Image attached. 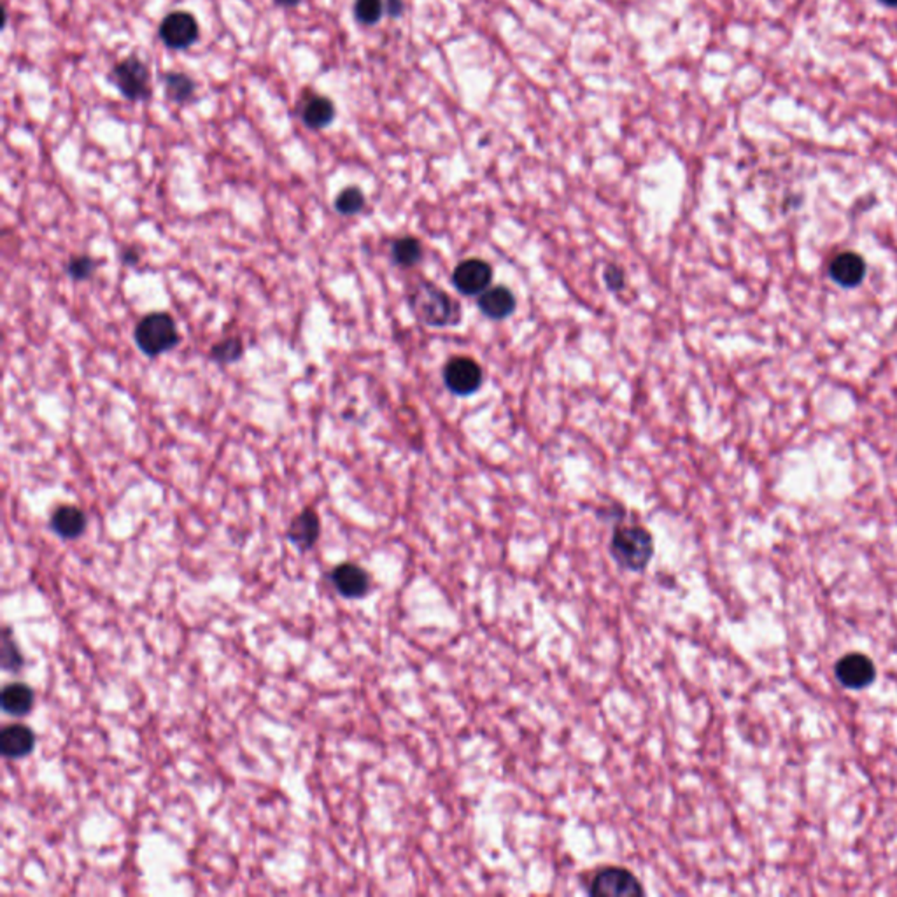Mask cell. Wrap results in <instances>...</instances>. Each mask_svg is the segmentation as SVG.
Returning a JSON list of instances; mask_svg holds the SVG:
<instances>
[{
    "label": "cell",
    "mask_w": 897,
    "mask_h": 897,
    "mask_svg": "<svg viewBox=\"0 0 897 897\" xmlns=\"http://www.w3.org/2000/svg\"><path fill=\"white\" fill-rule=\"evenodd\" d=\"M836 678L847 689H864L873 683L876 668L864 654H847L836 663Z\"/></svg>",
    "instance_id": "obj_9"
},
{
    "label": "cell",
    "mask_w": 897,
    "mask_h": 897,
    "mask_svg": "<svg viewBox=\"0 0 897 897\" xmlns=\"http://www.w3.org/2000/svg\"><path fill=\"white\" fill-rule=\"evenodd\" d=\"M335 118V107L326 96H314L307 100L302 111V120L309 129H324Z\"/></svg>",
    "instance_id": "obj_17"
},
{
    "label": "cell",
    "mask_w": 897,
    "mask_h": 897,
    "mask_svg": "<svg viewBox=\"0 0 897 897\" xmlns=\"http://www.w3.org/2000/svg\"><path fill=\"white\" fill-rule=\"evenodd\" d=\"M493 281V269L488 262L472 258L461 262L452 273V282L456 289L463 295H482Z\"/></svg>",
    "instance_id": "obj_7"
},
{
    "label": "cell",
    "mask_w": 897,
    "mask_h": 897,
    "mask_svg": "<svg viewBox=\"0 0 897 897\" xmlns=\"http://www.w3.org/2000/svg\"><path fill=\"white\" fill-rule=\"evenodd\" d=\"M165 93L172 102H186L195 93V81L186 74L172 72L165 78Z\"/></svg>",
    "instance_id": "obj_20"
},
{
    "label": "cell",
    "mask_w": 897,
    "mask_h": 897,
    "mask_svg": "<svg viewBox=\"0 0 897 897\" xmlns=\"http://www.w3.org/2000/svg\"><path fill=\"white\" fill-rule=\"evenodd\" d=\"M365 202L366 200H365L363 191L356 186H351V188H346L344 191H340L339 197L335 198V211L342 216H355L363 211Z\"/></svg>",
    "instance_id": "obj_19"
},
{
    "label": "cell",
    "mask_w": 897,
    "mask_h": 897,
    "mask_svg": "<svg viewBox=\"0 0 897 897\" xmlns=\"http://www.w3.org/2000/svg\"><path fill=\"white\" fill-rule=\"evenodd\" d=\"M404 11V2L402 0H388V13L391 16H400Z\"/></svg>",
    "instance_id": "obj_27"
},
{
    "label": "cell",
    "mask_w": 897,
    "mask_h": 897,
    "mask_svg": "<svg viewBox=\"0 0 897 897\" xmlns=\"http://www.w3.org/2000/svg\"><path fill=\"white\" fill-rule=\"evenodd\" d=\"M51 528L62 539H80L87 528V516L74 505L58 507L51 517Z\"/></svg>",
    "instance_id": "obj_12"
},
{
    "label": "cell",
    "mask_w": 897,
    "mask_h": 897,
    "mask_svg": "<svg viewBox=\"0 0 897 897\" xmlns=\"http://www.w3.org/2000/svg\"><path fill=\"white\" fill-rule=\"evenodd\" d=\"M589 894L598 897H638L643 896L645 891L638 878L625 868H603L599 869L591 884Z\"/></svg>",
    "instance_id": "obj_4"
},
{
    "label": "cell",
    "mask_w": 897,
    "mask_h": 897,
    "mask_svg": "<svg viewBox=\"0 0 897 897\" xmlns=\"http://www.w3.org/2000/svg\"><path fill=\"white\" fill-rule=\"evenodd\" d=\"M34 707V691L25 683H9L2 691V708L16 717L27 716Z\"/></svg>",
    "instance_id": "obj_16"
},
{
    "label": "cell",
    "mask_w": 897,
    "mask_h": 897,
    "mask_svg": "<svg viewBox=\"0 0 897 897\" xmlns=\"http://www.w3.org/2000/svg\"><path fill=\"white\" fill-rule=\"evenodd\" d=\"M393 262L400 267H414L421 262L423 258V246L415 237H402L395 240L393 249H391Z\"/></svg>",
    "instance_id": "obj_18"
},
{
    "label": "cell",
    "mask_w": 897,
    "mask_h": 897,
    "mask_svg": "<svg viewBox=\"0 0 897 897\" xmlns=\"http://www.w3.org/2000/svg\"><path fill=\"white\" fill-rule=\"evenodd\" d=\"M384 0H356L355 16L363 25H375L382 18Z\"/></svg>",
    "instance_id": "obj_22"
},
{
    "label": "cell",
    "mask_w": 897,
    "mask_h": 897,
    "mask_svg": "<svg viewBox=\"0 0 897 897\" xmlns=\"http://www.w3.org/2000/svg\"><path fill=\"white\" fill-rule=\"evenodd\" d=\"M36 736L32 729L21 724L7 725L0 734V750L5 758H25L34 750Z\"/></svg>",
    "instance_id": "obj_11"
},
{
    "label": "cell",
    "mask_w": 897,
    "mask_h": 897,
    "mask_svg": "<svg viewBox=\"0 0 897 897\" xmlns=\"http://www.w3.org/2000/svg\"><path fill=\"white\" fill-rule=\"evenodd\" d=\"M410 309L414 315L433 328L454 326L461 319L459 306L448 297L446 291L435 288L430 282H423L410 293Z\"/></svg>",
    "instance_id": "obj_1"
},
{
    "label": "cell",
    "mask_w": 897,
    "mask_h": 897,
    "mask_svg": "<svg viewBox=\"0 0 897 897\" xmlns=\"http://www.w3.org/2000/svg\"><path fill=\"white\" fill-rule=\"evenodd\" d=\"M122 260H123V264H127V265H135V264L140 260V253H138L137 249H134V247H129V249L122 255Z\"/></svg>",
    "instance_id": "obj_26"
},
{
    "label": "cell",
    "mask_w": 897,
    "mask_h": 897,
    "mask_svg": "<svg viewBox=\"0 0 897 897\" xmlns=\"http://www.w3.org/2000/svg\"><path fill=\"white\" fill-rule=\"evenodd\" d=\"M134 339L137 348L149 358L172 351L180 340L178 324L169 313L144 315L135 326Z\"/></svg>",
    "instance_id": "obj_3"
},
{
    "label": "cell",
    "mask_w": 897,
    "mask_h": 897,
    "mask_svg": "<svg viewBox=\"0 0 897 897\" xmlns=\"http://www.w3.org/2000/svg\"><path fill=\"white\" fill-rule=\"evenodd\" d=\"M829 275L840 286L853 288V286L860 284V281L864 279V275H866V264L855 253H851V251L849 253H842V255H838L831 262Z\"/></svg>",
    "instance_id": "obj_13"
},
{
    "label": "cell",
    "mask_w": 897,
    "mask_h": 897,
    "mask_svg": "<svg viewBox=\"0 0 897 897\" xmlns=\"http://www.w3.org/2000/svg\"><path fill=\"white\" fill-rule=\"evenodd\" d=\"M333 583L337 591L346 596V598H361L368 592L370 589V577L368 574L353 563L340 565L333 570Z\"/></svg>",
    "instance_id": "obj_10"
},
{
    "label": "cell",
    "mask_w": 897,
    "mask_h": 897,
    "mask_svg": "<svg viewBox=\"0 0 897 897\" xmlns=\"http://www.w3.org/2000/svg\"><path fill=\"white\" fill-rule=\"evenodd\" d=\"M605 282L614 291L623 289V286H625V272L619 269L617 265H608L605 269Z\"/></svg>",
    "instance_id": "obj_24"
},
{
    "label": "cell",
    "mask_w": 897,
    "mask_h": 897,
    "mask_svg": "<svg viewBox=\"0 0 897 897\" xmlns=\"http://www.w3.org/2000/svg\"><path fill=\"white\" fill-rule=\"evenodd\" d=\"M160 38L172 49L189 47L198 39V23L189 13L174 11L162 21Z\"/></svg>",
    "instance_id": "obj_8"
},
{
    "label": "cell",
    "mask_w": 897,
    "mask_h": 897,
    "mask_svg": "<svg viewBox=\"0 0 897 897\" xmlns=\"http://www.w3.org/2000/svg\"><path fill=\"white\" fill-rule=\"evenodd\" d=\"M479 309L490 319H505L514 313L516 298L505 286L491 288L479 297Z\"/></svg>",
    "instance_id": "obj_15"
},
{
    "label": "cell",
    "mask_w": 897,
    "mask_h": 897,
    "mask_svg": "<svg viewBox=\"0 0 897 897\" xmlns=\"http://www.w3.org/2000/svg\"><path fill=\"white\" fill-rule=\"evenodd\" d=\"M96 269V264L91 256H87V255H80V256H72L67 264V275L74 281H87L90 279L93 275V272Z\"/></svg>",
    "instance_id": "obj_23"
},
{
    "label": "cell",
    "mask_w": 897,
    "mask_h": 897,
    "mask_svg": "<svg viewBox=\"0 0 897 897\" xmlns=\"http://www.w3.org/2000/svg\"><path fill=\"white\" fill-rule=\"evenodd\" d=\"M484 373L475 359L466 356L448 359L444 368V382L448 391L457 397H468L481 390Z\"/></svg>",
    "instance_id": "obj_5"
},
{
    "label": "cell",
    "mask_w": 897,
    "mask_h": 897,
    "mask_svg": "<svg viewBox=\"0 0 897 897\" xmlns=\"http://www.w3.org/2000/svg\"><path fill=\"white\" fill-rule=\"evenodd\" d=\"M242 355H244V344L239 337H228L211 349V359L220 365L235 363L242 358Z\"/></svg>",
    "instance_id": "obj_21"
},
{
    "label": "cell",
    "mask_w": 897,
    "mask_h": 897,
    "mask_svg": "<svg viewBox=\"0 0 897 897\" xmlns=\"http://www.w3.org/2000/svg\"><path fill=\"white\" fill-rule=\"evenodd\" d=\"M275 2L279 5H282V7H295V5L300 4V0H275Z\"/></svg>",
    "instance_id": "obj_28"
},
{
    "label": "cell",
    "mask_w": 897,
    "mask_h": 897,
    "mask_svg": "<svg viewBox=\"0 0 897 897\" xmlns=\"http://www.w3.org/2000/svg\"><path fill=\"white\" fill-rule=\"evenodd\" d=\"M113 83L129 100H144L151 93L147 67L137 58H127L113 69Z\"/></svg>",
    "instance_id": "obj_6"
},
{
    "label": "cell",
    "mask_w": 897,
    "mask_h": 897,
    "mask_svg": "<svg viewBox=\"0 0 897 897\" xmlns=\"http://www.w3.org/2000/svg\"><path fill=\"white\" fill-rule=\"evenodd\" d=\"M319 532H321V524H319L317 514L313 508H306L302 514H298L291 521V526L288 530V537L297 547H300L302 550H307L319 539Z\"/></svg>",
    "instance_id": "obj_14"
},
{
    "label": "cell",
    "mask_w": 897,
    "mask_h": 897,
    "mask_svg": "<svg viewBox=\"0 0 897 897\" xmlns=\"http://www.w3.org/2000/svg\"><path fill=\"white\" fill-rule=\"evenodd\" d=\"M880 2H884L885 5H891V7H897V0H880Z\"/></svg>",
    "instance_id": "obj_29"
},
{
    "label": "cell",
    "mask_w": 897,
    "mask_h": 897,
    "mask_svg": "<svg viewBox=\"0 0 897 897\" xmlns=\"http://www.w3.org/2000/svg\"><path fill=\"white\" fill-rule=\"evenodd\" d=\"M610 554L621 568L641 572L654 557V539L643 526H621L614 532Z\"/></svg>",
    "instance_id": "obj_2"
},
{
    "label": "cell",
    "mask_w": 897,
    "mask_h": 897,
    "mask_svg": "<svg viewBox=\"0 0 897 897\" xmlns=\"http://www.w3.org/2000/svg\"><path fill=\"white\" fill-rule=\"evenodd\" d=\"M11 658H14L18 663H21V665H23V661H21V656H20L18 649L14 647V643H13V641H7V633H5L4 649H2V659H4V668H5V670H13V659H11Z\"/></svg>",
    "instance_id": "obj_25"
}]
</instances>
